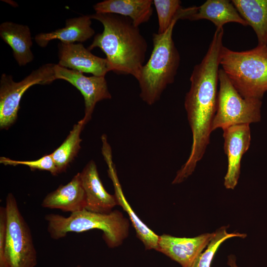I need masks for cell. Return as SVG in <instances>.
Instances as JSON below:
<instances>
[{"label":"cell","instance_id":"cell-16","mask_svg":"<svg viewBox=\"0 0 267 267\" xmlns=\"http://www.w3.org/2000/svg\"><path fill=\"white\" fill-rule=\"evenodd\" d=\"M91 19L89 16L68 18L65 26L49 33H41L36 35V43L42 47L47 46L52 40H59L64 44L82 43L91 38L95 31L91 27Z\"/></svg>","mask_w":267,"mask_h":267},{"label":"cell","instance_id":"cell-7","mask_svg":"<svg viewBox=\"0 0 267 267\" xmlns=\"http://www.w3.org/2000/svg\"><path fill=\"white\" fill-rule=\"evenodd\" d=\"M6 231L5 259L7 267H35L37 252L30 228L21 214L14 195L5 199Z\"/></svg>","mask_w":267,"mask_h":267},{"label":"cell","instance_id":"cell-27","mask_svg":"<svg viewBox=\"0 0 267 267\" xmlns=\"http://www.w3.org/2000/svg\"></svg>","mask_w":267,"mask_h":267},{"label":"cell","instance_id":"cell-15","mask_svg":"<svg viewBox=\"0 0 267 267\" xmlns=\"http://www.w3.org/2000/svg\"><path fill=\"white\" fill-rule=\"evenodd\" d=\"M41 206L44 208L57 209L73 213L86 208L85 192L80 173L65 185H60L56 190L48 193Z\"/></svg>","mask_w":267,"mask_h":267},{"label":"cell","instance_id":"cell-9","mask_svg":"<svg viewBox=\"0 0 267 267\" xmlns=\"http://www.w3.org/2000/svg\"><path fill=\"white\" fill-rule=\"evenodd\" d=\"M55 79H62L75 87L82 94L85 102V115L82 120L86 124L90 121L96 104L102 100L110 99L105 77H87L83 73L55 64Z\"/></svg>","mask_w":267,"mask_h":267},{"label":"cell","instance_id":"cell-24","mask_svg":"<svg viewBox=\"0 0 267 267\" xmlns=\"http://www.w3.org/2000/svg\"><path fill=\"white\" fill-rule=\"evenodd\" d=\"M0 163L4 165H25L29 167L32 170L47 171L53 175L59 174L58 170L51 154L44 155L39 159L32 161H17L4 157H1L0 158Z\"/></svg>","mask_w":267,"mask_h":267},{"label":"cell","instance_id":"cell-3","mask_svg":"<svg viewBox=\"0 0 267 267\" xmlns=\"http://www.w3.org/2000/svg\"><path fill=\"white\" fill-rule=\"evenodd\" d=\"M180 17L178 12L165 33L152 34L151 55L141 68L137 79L140 89V97L149 105L159 100L166 87L174 82L177 74L180 58L173 39V31Z\"/></svg>","mask_w":267,"mask_h":267},{"label":"cell","instance_id":"cell-26","mask_svg":"<svg viewBox=\"0 0 267 267\" xmlns=\"http://www.w3.org/2000/svg\"><path fill=\"white\" fill-rule=\"evenodd\" d=\"M228 265L230 266V267H238L235 263V260L233 256H229L228 257Z\"/></svg>","mask_w":267,"mask_h":267},{"label":"cell","instance_id":"cell-14","mask_svg":"<svg viewBox=\"0 0 267 267\" xmlns=\"http://www.w3.org/2000/svg\"><path fill=\"white\" fill-rule=\"evenodd\" d=\"M80 174L86 197V209L103 214L112 212L117 204L116 197L104 187L95 162L92 160L88 162Z\"/></svg>","mask_w":267,"mask_h":267},{"label":"cell","instance_id":"cell-17","mask_svg":"<svg viewBox=\"0 0 267 267\" xmlns=\"http://www.w3.org/2000/svg\"><path fill=\"white\" fill-rule=\"evenodd\" d=\"M0 36L12 48L13 57L19 66H25L33 60L31 33L27 25L10 21L2 22L0 25Z\"/></svg>","mask_w":267,"mask_h":267},{"label":"cell","instance_id":"cell-23","mask_svg":"<svg viewBox=\"0 0 267 267\" xmlns=\"http://www.w3.org/2000/svg\"><path fill=\"white\" fill-rule=\"evenodd\" d=\"M179 0H153L157 14L158 30L157 33L163 34L170 27L176 18L178 10L182 7Z\"/></svg>","mask_w":267,"mask_h":267},{"label":"cell","instance_id":"cell-13","mask_svg":"<svg viewBox=\"0 0 267 267\" xmlns=\"http://www.w3.org/2000/svg\"><path fill=\"white\" fill-rule=\"evenodd\" d=\"M102 152L108 166V174L113 182L117 204L128 214L137 236L143 242L146 249L157 250L159 236L138 218L127 201L119 182L115 165L112 161L110 146L106 139L102 141Z\"/></svg>","mask_w":267,"mask_h":267},{"label":"cell","instance_id":"cell-6","mask_svg":"<svg viewBox=\"0 0 267 267\" xmlns=\"http://www.w3.org/2000/svg\"><path fill=\"white\" fill-rule=\"evenodd\" d=\"M219 89L217 110L212 131L219 128L260 122L261 119V99L244 98L230 83L223 70L219 71Z\"/></svg>","mask_w":267,"mask_h":267},{"label":"cell","instance_id":"cell-5","mask_svg":"<svg viewBox=\"0 0 267 267\" xmlns=\"http://www.w3.org/2000/svg\"><path fill=\"white\" fill-rule=\"evenodd\" d=\"M47 231L51 238L58 239L69 232H82L97 229L103 232L107 245L114 248L120 245L129 233L128 220L118 211L109 213H98L86 209L71 213L68 217L50 214L44 217Z\"/></svg>","mask_w":267,"mask_h":267},{"label":"cell","instance_id":"cell-10","mask_svg":"<svg viewBox=\"0 0 267 267\" xmlns=\"http://www.w3.org/2000/svg\"><path fill=\"white\" fill-rule=\"evenodd\" d=\"M223 149L227 157V170L224 185L233 189L240 174L241 161L251 143V131L248 124L234 125L223 130Z\"/></svg>","mask_w":267,"mask_h":267},{"label":"cell","instance_id":"cell-21","mask_svg":"<svg viewBox=\"0 0 267 267\" xmlns=\"http://www.w3.org/2000/svg\"><path fill=\"white\" fill-rule=\"evenodd\" d=\"M85 125L82 119L75 124L61 145L51 153L59 173L65 171L77 156L81 148V133Z\"/></svg>","mask_w":267,"mask_h":267},{"label":"cell","instance_id":"cell-12","mask_svg":"<svg viewBox=\"0 0 267 267\" xmlns=\"http://www.w3.org/2000/svg\"><path fill=\"white\" fill-rule=\"evenodd\" d=\"M58 49V64L61 67L95 76L105 77L110 71L106 58L94 55L81 43L60 42Z\"/></svg>","mask_w":267,"mask_h":267},{"label":"cell","instance_id":"cell-4","mask_svg":"<svg viewBox=\"0 0 267 267\" xmlns=\"http://www.w3.org/2000/svg\"><path fill=\"white\" fill-rule=\"evenodd\" d=\"M220 65L243 97L261 99L267 91V45L241 51L223 45Z\"/></svg>","mask_w":267,"mask_h":267},{"label":"cell","instance_id":"cell-8","mask_svg":"<svg viewBox=\"0 0 267 267\" xmlns=\"http://www.w3.org/2000/svg\"><path fill=\"white\" fill-rule=\"evenodd\" d=\"M54 64L47 63L33 70L20 82L3 73L0 80V127L6 129L16 120L20 102L26 91L35 85H48L55 81Z\"/></svg>","mask_w":267,"mask_h":267},{"label":"cell","instance_id":"cell-22","mask_svg":"<svg viewBox=\"0 0 267 267\" xmlns=\"http://www.w3.org/2000/svg\"><path fill=\"white\" fill-rule=\"evenodd\" d=\"M246 234L228 233L226 226H222L214 232V235L205 251L201 254L193 267H210L214 255L219 246L225 240L234 237L245 238Z\"/></svg>","mask_w":267,"mask_h":267},{"label":"cell","instance_id":"cell-2","mask_svg":"<svg viewBox=\"0 0 267 267\" xmlns=\"http://www.w3.org/2000/svg\"><path fill=\"white\" fill-rule=\"evenodd\" d=\"M101 23L103 31L94 37L88 49L98 47L104 53L110 71L131 75L136 80L144 65L147 44L129 17L112 13L89 15Z\"/></svg>","mask_w":267,"mask_h":267},{"label":"cell","instance_id":"cell-19","mask_svg":"<svg viewBox=\"0 0 267 267\" xmlns=\"http://www.w3.org/2000/svg\"><path fill=\"white\" fill-rule=\"evenodd\" d=\"M200 19L211 21L216 28H222L223 25L229 22L248 25L231 1L227 0H207L197 7L196 11L188 19L190 21Z\"/></svg>","mask_w":267,"mask_h":267},{"label":"cell","instance_id":"cell-20","mask_svg":"<svg viewBox=\"0 0 267 267\" xmlns=\"http://www.w3.org/2000/svg\"><path fill=\"white\" fill-rule=\"evenodd\" d=\"M231 1L240 15L255 31L258 45H267V0H233Z\"/></svg>","mask_w":267,"mask_h":267},{"label":"cell","instance_id":"cell-25","mask_svg":"<svg viewBox=\"0 0 267 267\" xmlns=\"http://www.w3.org/2000/svg\"><path fill=\"white\" fill-rule=\"evenodd\" d=\"M6 215L5 207L0 208V267H7L5 259Z\"/></svg>","mask_w":267,"mask_h":267},{"label":"cell","instance_id":"cell-11","mask_svg":"<svg viewBox=\"0 0 267 267\" xmlns=\"http://www.w3.org/2000/svg\"><path fill=\"white\" fill-rule=\"evenodd\" d=\"M214 234L206 233L193 238L163 234L159 236L156 250L178 262L182 267H193Z\"/></svg>","mask_w":267,"mask_h":267},{"label":"cell","instance_id":"cell-18","mask_svg":"<svg viewBox=\"0 0 267 267\" xmlns=\"http://www.w3.org/2000/svg\"><path fill=\"white\" fill-rule=\"evenodd\" d=\"M152 0H105L93 8L97 13H112L130 18L138 27L147 22L153 12Z\"/></svg>","mask_w":267,"mask_h":267},{"label":"cell","instance_id":"cell-1","mask_svg":"<svg viewBox=\"0 0 267 267\" xmlns=\"http://www.w3.org/2000/svg\"><path fill=\"white\" fill-rule=\"evenodd\" d=\"M223 28H216L207 52L191 73L190 87L186 94L184 107L192 134L189 156L178 171L186 179L194 172L210 143L212 125L217 110L219 67L223 46Z\"/></svg>","mask_w":267,"mask_h":267}]
</instances>
